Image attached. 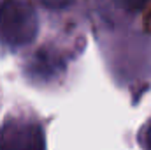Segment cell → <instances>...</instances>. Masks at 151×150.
<instances>
[{
  "mask_svg": "<svg viewBox=\"0 0 151 150\" xmlns=\"http://www.w3.org/2000/svg\"><path fill=\"white\" fill-rule=\"evenodd\" d=\"M0 150H47L46 120L28 106H16L0 124Z\"/></svg>",
  "mask_w": 151,
  "mask_h": 150,
  "instance_id": "cell-3",
  "label": "cell"
},
{
  "mask_svg": "<svg viewBox=\"0 0 151 150\" xmlns=\"http://www.w3.org/2000/svg\"><path fill=\"white\" fill-rule=\"evenodd\" d=\"M90 20L111 78L137 101L151 85V0H90Z\"/></svg>",
  "mask_w": 151,
  "mask_h": 150,
  "instance_id": "cell-1",
  "label": "cell"
},
{
  "mask_svg": "<svg viewBox=\"0 0 151 150\" xmlns=\"http://www.w3.org/2000/svg\"><path fill=\"white\" fill-rule=\"evenodd\" d=\"M37 14L42 42L34 60L21 71L37 87L60 83L84 51L90 0H30Z\"/></svg>",
  "mask_w": 151,
  "mask_h": 150,
  "instance_id": "cell-2",
  "label": "cell"
},
{
  "mask_svg": "<svg viewBox=\"0 0 151 150\" xmlns=\"http://www.w3.org/2000/svg\"><path fill=\"white\" fill-rule=\"evenodd\" d=\"M137 145L141 150H151V115L137 131Z\"/></svg>",
  "mask_w": 151,
  "mask_h": 150,
  "instance_id": "cell-4",
  "label": "cell"
}]
</instances>
